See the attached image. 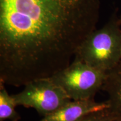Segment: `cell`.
<instances>
[{
	"label": "cell",
	"instance_id": "6da1fadb",
	"mask_svg": "<svg viewBox=\"0 0 121 121\" xmlns=\"http://www.w3.org/2000/svg\"><path fill=\"white\" fill-rule=\"evenodd\" d=\"M99 9V0H0V81L20 87L69 66Z\"/></svg>",
	"mask_w": 121,
	"mask_h": 121
},
{
	"label": "cell",
	"instance_id": "7a4b0ae2",
	"mask_svg": "<svg viewBox=\"0 0 121 121\" xmlns=\"http://www.w3.org/2000/svg\"><path fill=\"white\" fill-rule=\"evenodd\" d=\"M121 22L115 13L102 28L92 31L81 43L73 60L104 72L121 60Z\"/></svg>",
	"mask_w": 121,
	"mask_h": 121
},
{
	"label": "cell",
	"instance_id": "3957f363",
	"mask_svg": "<svg viewBox=\"0 0 121 121\" xmlns=\"http://www.w3.org/2000/svg\"><path fill=\"white\" fill-rule=\"evenodd\" d=\"M106 73L73 60L71 64L49 78L63 89L72 100L94 99L102 90Z\"/></svg>",
	"mask_w": 121,
	"mask_h": 121
},
{
	"label": "cell",
	"instance_id": "277c9868",
	"mask_svg": "<svg viewBox=\"0 0 121 121\" xmlns=\"http://www.w3.org/2000/svg\"><path fill=\"white\" fill-rule=\"evenodd\" d=\"M12 96L17 106L34 109L43 117L72 101L63 89L50 78L31 81L24 86L23 90Z\"/></svg>",
	"mask_w": 121,
	"mask_h": 121
},
{
	"label": "cell",
	"instance_id": "5b68a950",
	"mask_svg": "<svg viewBox=\"0 0 121 121\" xmlns=\"http://www.w3.org/2000/svg\"><path fill=\"white\" fill-rule=\"evenodd\" d=\"M107 108V102H96L94 99L72 100L39 121H79L87 115Z\"/></svg>",
	"mask_w": 121,
	"mask_h": 121
},
{
	"label": "cell",
	"instance_id": "8992f818",
	"mask_svg": "<svg viewBox=\"0 0 121 121\" xmlns=\"http://www.w3.org/2000/svg\"><path fill=\"white\" fill-rule=\"evenodd\" d=\"M102 90L107 94L108 109L116 121H121V60L113 69L106 72Z\"/></svg>",
	"mask_w": 121,
	"mask_h": 121
},
{
	"label": "cell",
	"instance_id": "52a82bcc",
	"mask_svg": "<svg viewBox=\"0 0 121 121\" xmlns=\"http://www.w3.org/2000/svg\"><path fill=\"white\" fill-rule=\"evenodd\" d=\"M2 82L0 81V121H19L21 116L16 112L14 99L10 95Z\"/></svg>",
	"mask_w": 121,
	"mask_h": 121
},
{
	"label": "cell",
	"instance_id": "ba28073f",
	"mask_svg": "<svg viewBox=\"0 0 121 121\" xmlns=\"http://www.w3.org/2000/svg\"><path fill=\"white\" fill-rule=\"evenodd\" d=\"M79 121H116L108 108L87 115Z\"/></svg>",
	"mask_w": 121,
	"mask_h": 121
},
{
	"label": "cell",
	"instance_id": "9c48e42d",
	"mask_svg": "<svg viewBox=\"0 0 121 121\" xmlns=\"http://www.w3.org/2000/svg\"><path fill=\"white\" fill-rule=\"evenodd\" d=\"M120 20H121V17H120Z\"/></svg>",
	"mask_w": 121,
	"mask_h": 121
}]
</instances>
